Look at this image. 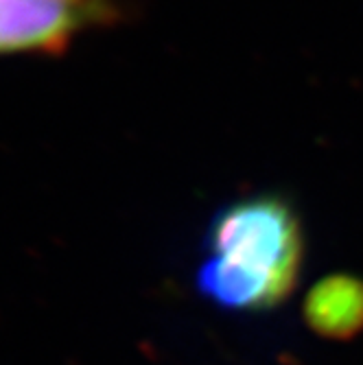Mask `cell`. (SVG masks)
Returning <instances> with one entry per match:
<instances>
[{"label":"cell","instance_id":"6da1fadb","mask_svg":"<svg viewBox=\"0 0 363 365\" xmlns=\"http://www.w3.org/2000/svg\"><path fill=\"white\" fill-rule=\"evenodd\" d=\"M197 289L227 311H272L295 289L302 269V230L276 197H254L217 215Z\"/></svg>","mask_w":363,"mask_h":365},{"label":"cell","instance_id":"7a4b0ae2","mask_svg":"<svg viewBox=\"0 0 363 365\" xmlns=\"http://www.w3.org/2000/svg\"><path fill=\"white\" fill-rule=\"evenodd\" d=\"M116 14L114 0H0V57L55 55Z\"/></svg>","mask_w":363,"mask_h":365},{"label":"cell","instance_id":"3957f363","mask_svg":"<svg viewBox=\"0 0 363 365\" xmlns=\"http://www.w3.org/2000/svg\"><path fill=\"white\" fill-rule=\"evenodd\" d=\"M307 326L326 339L346 341L363 333V280L333 274L315 282L305 297Z\"/></svg>","mask_w":363,"mask_h":365}]
</instances>
